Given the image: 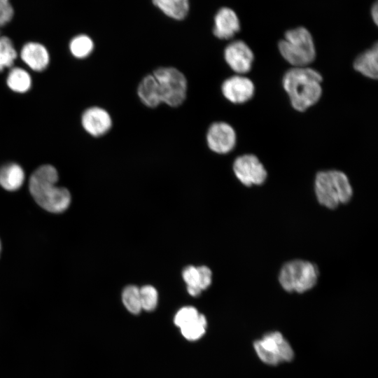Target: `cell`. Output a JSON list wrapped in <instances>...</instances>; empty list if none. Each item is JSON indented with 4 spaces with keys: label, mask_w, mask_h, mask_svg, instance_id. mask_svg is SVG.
Segmentation results:
<instances>
[{
    "label": "cell",
    "mask_w": 378,
    "mask_h": 378,
    "mask_svg": "<svg viewBox=\"0 0 378 378\" xmlns=\"http://www.w3.org/2000/svg\"><path fill=\"white\" fill-rule=\"evenodd\" d=\"M13 14L9 0H0V27L7 24L12 20Z\"/></svg>",
    "instance_id": "4316f807"
},
{
    "label": "cell",
    "mask_w": 378,
    "mask_h": 378,
    "mask_svg": "<svg viewBox=\"0 0 378 378\" xmlns=\"http://www.w3.org/2000/svg\"><path fill=\"white\" fill-rule=\"evenodd\" d=\"M165 15L176 20L184 19L189 11V0H152Z\"/></svg>",
    "instance_id": "ac0fdd59"
},
{
    "label": "cell",
    "mask_w": 378,
    "mask_h": 378,
    "mask_svg": "<svg viewBox=\"0 0 378 378\" xmlns=\"http://www.w3.org/2000/svg\"><path fill=\"white\" fill-rule=\"evenodd\" d=\"M199 314L195 307H183L176 312L174 322L176 326L181 328L196 319Z\"/></svg>",
    "instance_id": "d4e9b609"
},
{
    "label": "cell",
    "mask_w": 378,
    "mask_h": 378,
    "mask_svg": "<svg viewBox=\"0 0 378 378\" xmlns=\"http://www.w3.org/2000/svg\"><path fill=\"white\" fill-rule=\"evenodd\" d=\"M223 56L229 67L237 74L240 75L246 74L251 70L254 60L252 50L241 40L230 43L225 48Z\"/></svg>",
    "instance_id": "30bf717a"
},
{
    "label": "cell",
    "mask_w": 378,
    "mask_h": 378,
    "mask_svg": "<svg viewBox=\"0 0 378 378\" xmlns=\"http://www.w3.org/2000/svg\"><path fill=\"white\" fill-rule=\"evenodd\" d=\"M206 328V319L204 315L200 314L196 319L180 329L186 339L196 340L205 333Z\"/></svg>",
    "instance_id": "603a6c76"
},
{
    "label": "cell",
    "mask_w": 378,
    "mask_h": 378,
    "mask_svg": "<svg viewBox=\"0 0 378 378\" xmlns=\"http://www.w3.org/2000/svg\"><path fill=\"white\" fill-rule=\"evenodd\" d=\"M223 97L232 104H244L254 95L255 85L244 75L236 74L226 78L221 85Z\"/></svg>",
    "instance_id": "8fae6325"
},
{
    "label": "cell",
    "mask_w": 378,
    "mask_h": 378,
    "mask_svg": "<svg viewBox=\"0 0 378 378\" xmlns=\"http://www.w3.org/2000/svg\"><path fill=\"white\" fill-rule=\"evenodd\" d=\"M314 190L320 204L330 209L347 203L353 195L347 176L338 170L318 172L314 181Z\"/></svg>",
    "instance_id": "3957f363"
},
{
    "label": "cell",
    "mask_w": 378,
    "mask_h": 378,
    "mask_svg": "<svg viewBox=\"0 0 378 378\" xmlns=\"http://www.w3.org/2000/svg\"><path fill=\"white\" fill-rule=\"evenodd\" d=\"M162 104L170 107L181 106L186 99L188 81L185 75L173 66H160L153 72Z\"/></svg>",
    "instance_id": "5b68a950"
},
{
    "label": "cell",
    "mask_w": 378,
    "mask_h": 378,
    "mask_svg": "<svg viewBox=\"0 0 378 378\" xmlns=\"http://www.w3.org/2000/svg\"><path fill=\"white\" fill-rule=\"evenodd\" d=\"M18 56L11 40L7 36L0 37V72L13 66Z\"/></svg>",
    "instance_id": "44dd1931"
},
{
    "label": "cell",
    "mask_w": 378,
    "mask_h": 378,
    "mask_svg": "<svg viewBox=\"0 0 378 378\" xmlns=\"http://www.w3.org/2000/svg\"><path fill=\"white\" fill-rule=\"evenodd\" d=\"M214 21L213 33L219 39H230L240 30L239 17L230 8H220L215 15Z\"/></svg>",
    "instance_id": "4fadbf2b"
},
{
    "label": "cell",
    "mask_w": 378,
    "mask_h": 378,
    "mask_svg": "<svg viewBox=\"0 0 378 378\" xmlns=\"http://www.w3.org/2000/svg\"><path fill=\"white\" fill-rule=\"evenodd\" d=\"M208 148L217 154H227L234 148L237 143L235 130L230 124L223 121L213 122L206 134Z\"/></svg>",
    "instance_id": "9c48e42d"
},
{
    "label": "cell",
    "mask_w": 378,
    "mask_h": 378,
    "mask_svg": "<svg viewBox=\"0 0 378 378\" xmlns=\"http://www.w3.org/2000/svg\"><path fill=\"white\" fill-rule=\"evenodd\" d=\"M318 270L312 262L293 260L284 264L279 274V281L287 292L302 293L312 289L318 280Z\"/></svg>",
    "instance_id": "8992f818"
},
{
    "label": "cell",
    "mask_w": 378,
    "mask_h": 378,
    "mask_svg": "<svg viewBox=\"0 0 378 378\" xmlns=\"http://www.w3.org/2000/svg\"><path fill=\"white\" fill-rule=\"evenodd\" d=\"M278 47L284 59L293 67L307 66L316 57L313 37L304 27L288 30Z\"/></svg>",
    "instance_id": "277c9868"
},
{
    "label": "cell",
    "mask_w": 378,
    "mask_h": 378,
    "mask_svg": "<svg viewBox=\"0 0 378 378\" xmlns=\"http://www.w3.org/2000/svg\"><path fill=\"white\" fill-rule=\"evenodd\" d=\"M24 181V172L20 165L8 163L0 168V186L9 191L19 189Z\"/></svg>",
    "instance_id": "e0dca14e"
},
{
    "label": "cell",
    "mask_w": 378,
    "mask_h": 378,
    "mask_svg": "<svg viewBox=\"0 0 378 378\" xmlns=\"http://www.w3.org/2000/svg\"><path fill=\"white\" fill-rule=\"evenodd\" d=\"M371 17L373 20V22L377 24L378 23V5L377 2H374V4L372 5L371 8Z\"/></svg>",
    "instance_id": "f1b7e54d"
},
{
    "label": "cell",
    "mask_w": 378,
    "mask_h": 378,
    "mask_svg": "<svg viewBox=\"0 0 378 378\" xmlns=\"http://www.w3.org/2000/svg\"><path fill=\"white\" fill-rule=\"evenodd\" d=\"M137 94L141 103L148 108H156L162 104L157 82L152 73L141 79L138 85Z\"/></svg>",
    "instance_id": "2e32d148"
},
{
    "label": "cell",
    "mask_w": 378,
    "mask_h": 378,
    "mask_svg": "<svg viewBox=\"0 0 378 378\" xmlns=\"http://www.w3.org/2000/svg\"><path fill=\"white\" fill-rule=\"evenodd\" d=\"M81 124L90 135L99 137L109 132L113 121L110 113L106 109L99 106H91L83 113Z\"/></svg>",
    "instance_id": "7c38bea8"
},
{
    "label": "cell",
    "mask_w": 378,
    "mask_h": 378,
    "mask_svg": "<svg viewBox=\"0 0 378 378\" xmlns=\"http://www.w3.org/2000/svg\"><path fill=\"white\" fill-rule=\"evenodd\" d=\"M354 68L356 71L371 79L378 76V46L375 43L370 48L360 53L355 59Z\"/></svg>",
    "instance_id": "9a60e30c"
},
{
    "label": "cell",
    "mask_w": 378,
    "mask_h": 378,
    "mask_svg": "<svg viewBox=\"0 0 378 378\" xmlns=\"http://www.w3.org/2000/svg\"><path fill=\"white\" fill-rule=\"evenodd\" d=\"M6 83L13 92L24 93L31 86V78L29 74L22 68L14 67L8 73Z\"/></svg>",
    "instance_id": "d6986e66"
},
{
    "label": "cell",
    "mask_w": 378,
    "mask_h": 378,
    "mask_svg": "<svg viewBox=\"0 0 378 378\" xmlns=\"http://www.w3.org/2000/svg\"><path fill=\"white\" fill-rule=\"evenodd\" d=\"M199 272L198 286L202 290L206 289L211 284L212 273L211 270L204 265L197 267Z\"/></svg>",
    "instance_id": "83f0119b"
},
{
    "label": "cell",
    "mask_w": 378,
    "mask_h": 378,
    "mask_svg": "<svg viewBox=\"0 0 378 378\" xmlns=\"http://www.w3.org/2000/svg\"><path fill=\"white\" fill-rule=\"evenodd\" d=\"M122 300L125 308L132 314H137L141 311L139 288L130 285L122 293Z\"/></svg>",
    "instance_id": "7402d4cb"
},
{
    "label": "cell",
    "mask_w": 378,
    "mask_h": 378,
    "mask_svg": "<svg viewBox=\"0 0 378 378\" xmlns=\"http://www.w3.org/2000/svg\"><path fill=\"white\" fill-rule=\"evenodd\" d=\"M232 169L237 179L246 186L261 185L267 176L264 165L253 154L237 157L233 162Z\"/></svg>",
    "instance_id": "ba28073f"
},
{
    "label": "cell",
    "mask_w": 378,
    "mask_h": 378,
    "mask_svg": "<svg viewBox=\"0 0 378 378\" xmlns=\"http://www.w3.org/2000/svg\"><path fill=\"white\" fill-rule=\"evenodd\" d=\"M71 53L78 59H84L88 57L94 49V43L92 38L85 34H80L74 37L69 43Z\"/></svg>",
    "instance_id": "ffe728a7"
},
{
    "label": "cell",
    "mask_w": 378,
    "mask_h": 378,
    "mask_svg": "<svg viewBox=\"0 0 378 378\" xmlns=\"http://www.w3.org/2000/svg\"><path fill=\"white\" fill-rule=\"evenodd\" d=\"M141 309L152 311L155 309L158 302V293L155 287L146 285L139 288Z\"/></svg>",
    "instance_id": "cb8c5ba5"
},
{
    "label": "cell",
    "mask_w": 378,
    "mask_h": 378,
    "mask_svg": "<svg viewBox=\"0 0 378 378\" xmlns=\"http://www.w3.org/2000/svg\"><path fill=\"white\" fill-rule=\"evenodd\" d=\"M182 276L187 285V287L199 288V272L197 267H195L193 265L186 267L182 272Z\"/></svg>",
    "instance_id": "484cf974"
},
{
    "label": "cell",
    "mask_w": 378,
    "mask_h": 378,
    "mask_svg": "<svg viewBox=\"0 0 378 378\" xmlns=\"http://www.w3.org/2000/svg\"><path fill=\"white\" fill-rule=\"evenodd\" d=\"M322 76L309 66L293 67L284 74L282 84L293 108L304 111L318 102L322 94Z\"/></svg>",
    "instance_id": "6da1fadb"
},
{
    "label": "cell",
    "mask_w": 378,
    "mask_h": 378,
    "mask_svg": "<svg viewBox=\"0 0 378 378\" xmlns=\"http://www.w3.org/2000/svg\"><path fill=\"white\" fill-rule=\"evenodd\" d=\"M20 57L24 64L35 71L45 70L50 61L49 53L46 48L36 42L25 43L21 50Z\"/></svg>",
    "instance_id": "5bb4252c"
},
{
    "label": "cell",
    "mask_w": 378,
    "mask_h": 378,
    "mask_svg": "<svg viewBox=\"0 0 378 378\" xmlns=\"http://www.w3.org/2000/svg\"><path fill=\"white\" fill-rule=\"evenodd\" d=\"M253 347L260 360L267 365H276L294 358L292 346L278 331L265 334L253 342Z\"/></svg>",
    "instance_id": "52a82bcc"
},
{
    "label": "cell",
    "mask_w": 378,
    "mask_h": 378,
    "mask_svg": "<svg viewBox=\"0 0 378 378\" xmlns=\"http://www.w3.org/2000/svg\"><path fill=\"white\" fill-rule=\"evenodd\" d=\"M57 169L50 164H44L36 169L29 181V192L36 202L45 210L52 213L65 211L71 202L69 190L58 187Z\"/></svg>",
    "instance_id": "7a4b0ae2"
},
{
    "label": "cell",
    "mask_w": 378,
    "mask_h": 378,
    "mask_svg": "<svg viewBox=\"0 0 378 378\" xmlns=\"http://www.w3.org/2000/svg\"><path fill=\"white\" fill-rule=\"evenodd\" d=\"M0 251H1V241H0Z\"/></svg>",
    "instance_id": "f546056e"
}]
</instances>
